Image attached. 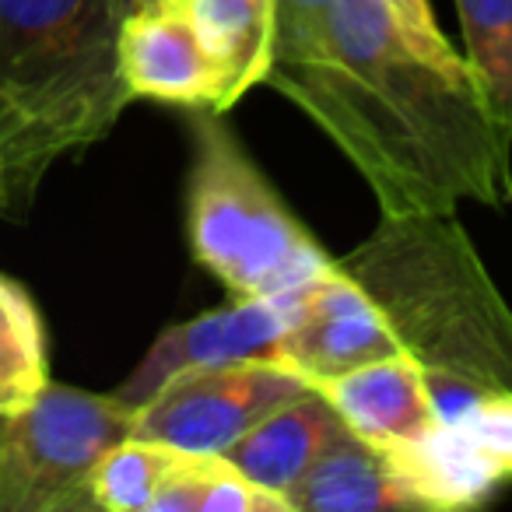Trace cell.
<instances>
[{"mask_svg": "<svg viewBox=\"0 0 512 512\" xmlns=\"http://www.w3.org/2000/svg\"><path fill=\"white\" fill-rule=\"evenodd\" d=\"M264 85L341 148L383 214L512 204V134L474 67L425 57L383 0H334L274 43Z\"/></svg>", "mask_w": 512, "mask_h": 512, "instance_id": "1", "label": "cell"}, {"mask_svg": "<svg viewBox=\"0 0 512 512\" xmlns=\"http://www.w3.org/2000/svg\"><path fill=\"white\" fill-rule=\"evenodd\" d=\"M134 0H0V211L99 144L130 106L120 29Z\"/></svg>", "mask_w": 512, "mask_h": 512, "instance_id": "2", "label": "cell"}, {"mask_svg": "<svg viewBox=\"0 0 512 512\" xmlns=\"http://www.w3.org/2000/svg\"><path fill=\"white\" fill-rule=\"evenodd\" d=\"M337 264L383 309L425 376L512 393V309L456 214H383Z\"/></svg>", "mask_w": 512, "mask_h": 512, "instance_id": "3", "label": "cell"}, {"mask_svg": "<svg viewBox=\"0 0 512 512\" xmlns=\"http://www.w3.org/2000/svg\"><path fill=\"white\" fill-rule=\"evenodd\" d=\"M193 165L186 179V232L204 271L232 299L306 288L337 264L288 211L239 134L211 109H193Z\"/></svg>", "mask_w": 512, "mask_h": 512, "instance_id": "4", "label": "cell"}, {"mask_svg": "<svg viewBox=\"0 0 512 512\" xmlns=\"http://www.w3.org/2000/svg\"><path fill=\"white\" fill-rule=\"evenodd\" d=\"M134 428L113 393L46 383L8 414L0 446V512H88L92 474Z\"/></svg>", "mask_w": 512, "mask_h": 512, "instance_id": "5", "label": "cell"}, {"mask_svg": "<svg viewBox=\"0 0 512 512\" xmlns=\"http://www.w3.org/2000/svg\"><path fill=\"white\" fill-rule=\"evenodd\" d=\"M306 390V379L278 358L193 369L137 407L130 435L183 453H225L267 414Z\"/></svg>", "mask_w": 512, "mask_h": 512, "instance_id": "6", "label": "cell"}, {"mask_svg": "<svg viewBox=\"0 0 512 512\" xmlns=\"http://www.w3.org/2000/svg\"><path fill=\"white\" fill-rule=\"evenodd\" d=\"M302 292L306 288L285 295L228 299L221 309L162 330L148 355L137 362V369L113 390V397L137 411L183 372L242 362V358H274L278 341L299 316Z\"/></svg>", "mask_w": 512, "mask_h": 512, "instance_id": "7", "label": "cell"}, {"mask_svg": "<svg viewBox=\"0 0 512 512\" xmlns=\"http://www.w3.org/2000/svg\"><path fill=\"white\" fill-rule=\"evenodd\" d=\"M120 78L130 102L225 113L221 74L207 57L186 0H137L120 29Z\"/></svg>", "mask_w": 512, "mask_h": 512, "instance_id": "8", "label": "cell"}, {"mask_svg": "<svg viewBox=\"0 0 512 512\" xmlns=\"http://www.w3.org/2000/svg\"><path fill=\"white\" fill-rule=\"evenodd\" d=\"M386 355H400L397 337L383 309L341 264L309 281L299 316L274 348V358L299 372L306 383Z\"/></svg>", "mask_w": 512, "mask_h": 512, "instance_id": "9", "label": "cell"}, {"mask_svg": "<svg viewBox=\"0 0 512 512\" xmlns=\"http://www.w3.org/2000/svg\"><path fill=\"white\" fill-rule=\"evenodd\" d=\"M351 435L372 446H407L439 425L425 369L411 355H386L337 376L313 379Z\"/></svg>", "mask_w": 512, "mask_h": 512, "instance_id": "10", "label": "cell"}, {"mask_svg": "<svg viewBox=\"0 0 512 512\" xmlns=\"http://www.w3.org/2000/svg\"><path fill=\"white\" fill-rule=\"evenodd\" d=\"M292 512H425L390 449L344 428L309 474L288 491Z\"/></svg>", "mask_w": 512, "mask_h": 512, "instance_id": "11", "label": "cell"}, {"mask_svg": "<svg viewBox=\"0 0 512 512\" xmlns=\"http://www.w3.org/2000/svg\"><path fill=\"white\" fill-rule=\"evenodd\" d=\"M344 428L348 425L327 404V397H320L309 386L302 397L288 400L285 407L271 411L256 428H249L221 456H228L256 488L281 495L288 502V491L309 474V467L327 453V446Z\"/></svg>", "mask_w": 512, "mask_h": 512, "instance_id": "12", "label": "cell"}, {"mask_svg": "<svg viewBox=\"0 0 512 512\" xmlns=\"http://www.w3.org/2000/svg\"><path fill=\"white\" fill-rule=\"evenodd\" d=\"M207 57L221 74L225 113L264 85L278 39V0H186Z\"/></svg>", "mask_w": 512, "mask_h": 512, "instance_id": "13", "label": "cell"}, {"mask_svg": "<svg viewBox=\"0 0 512 512\" xmlns=\"http://www.w3.org/2000/svg\"><path fill=\"white\" fill-rule=\"evenodd\" d=\"M386 449L425 512L474 509L502 484V477L481 460V453L446 425H435L418 442Z\"/></svg>", "mask_w": 512, "mask_h": 512, "instance_id": "14", "label": "cell"}, {"mask_svg": "<svg viewBox=\"0 0 512 512\" xmlns=\"http://www.w3.org/2000/svg\"><path fill=\"white\" fill-rule=\"evenodd\" d=\"M50 383L46 330L32 295L0 274V397L8 411L25 407Z\"/></svg>", "mask_w": 512, "mask_h": 512, "instance_id": "15", "label": "cell"}, {"mask_svg": "<svg viewBox=\"0 0 512 512\" xmlns=\"http://www.w3.org/2000/svg\"><path fill=\"white\" fill-rule=\"evenodd\" d=\"M425 379L439 425L460 432L502 481H512V393L474 390L442 376Z\"/></svg>", "mask_w": 512, "mask_h": 512, "instance_id": "16", "label": "cell"}, {"mask_svg": "<svg viewBox=\"0 0 512 512\" xmlns=\"http://www.w3.org/2000/svg\"><path fill=\"white\" fill-rule=\"evenodd\" d=\"M179 460L183 449L127 435L95 467L92 505L102 512H151V502Z\"/></svg>", "mask_w": 512, "mask_h": 512, "instance_id": "17", "label": "cell"}, {"mask_svg": "<svg viewBox=\"0 0 512 512\" xmlns=\"http://www.w3.org/2000/svg\"><path fill=\"white\" fill-rule=\"evenodd\" d=\"M467 64L512 134V0H456Z\"/></svg>", "mask_w": 512, "mask_h": 512, "instance_id": "18", "label": "cell"}, {"mask_svg": "<svg viewBox=\"0 0 512 512\" xmlns=\"http://www.w3.org/2000/svg\"><path fill=\"white\" fill-rule=\"evenodd\" d=\"M383 4L390 8L393 22L404 29V36L411 39L425 57L439 60V64H467V57H460V53L453 50V43L442 36L428 0H383Z\"/></svg>", "mask_w": 512, "mask_h": 512, "instance_id": "19", "label": "cell"}, {"mask_svg": "<svg viewBox=\"0 0 512 512\" xmlns=\"http://www.w3.org/2000/svg\"><path fill=\"white\" fill-rule=\"evenodd\" d=\"M334 0H278V39H292L299 32H306L309 25H316L330 11Z\"/></svg>", "mask_w": 512, "mask_h": 512, "instance_id": "20", "label": "cell"}, {"mask_svg": "<svg viewBox=\"0 0 512 512\" xmlns=\"http://www.w3.org/2000/svg\"><path fill=\"white\" fill-rule=\"evenodd\" d=\"M4 428H8V414L0 411V446H4Z\"/></svg>", "mask_w": 512, "mask_h": 512, "instance_id": "21", "label": "cell"}, {"mask_svg": "<svg viewBox=\"0 0 512 512\" xmlns=\"http://www.w3.org/2000/svg\"><path fill=\"white\" fill-rule=\"evenodd\" d=\"M0 411H4V414H11V411H8V404H4V397H0Z\"/></svg>", "mask_w": 512, "mask_h": 512, "instance_id": "22", "label": "cell"}, {"mask_svg": "<svg viewBox=\"0 0 512 512\" xmlns=\"http://www.w3.org/2000/svg\"><path fill=\"white\" fill-rule=\"evenodd\" d=\"M134 4H137V0H134Z\"/></svg>", "mask_w": 512, "mask_h": 512, "instance_id": "23", "label": "cell"}]
</instances>
